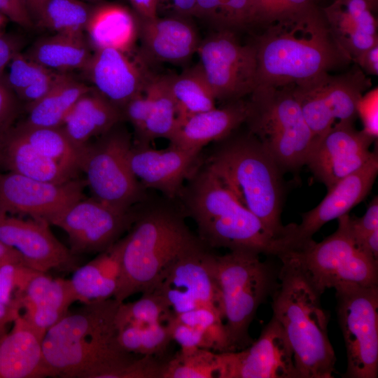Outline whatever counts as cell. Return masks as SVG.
Instances as JSON below:
<instances>
[{
  "mask_svg": "<svg viewBox=\"0 0 378 378\" xmlns=\"http://www.w3.org/2000/svg\"><path fill=\"white\" fill-rule=\"evenodd\" d=\"M213 255L203 243L183 253L170 265L152 290L164 298L174 314L206 307L223 315Z\"/></svg>",
  "mask_w": 378,
  "mask_h": 378,
  "instance_id": "5bb4252c",
  "label": "cell"
},
{
  "mask_svg": "<svg viewBox=\"0 0 378 378\" xmlns=\"http://www.w3.org/2000/svg\"><path fill=\"white\" fill-rule=\"evenodd\" d=\"M90 88L66 74L43 97L27 106V116L22 124L38 127H62L76 101Z\"/></svg>",
  "mask_w": 378,
  "mask_h": 378,
  "instance_id": "d6a6232c",
  "label": "cell"
},
{
  "mask_svg": "<svg viewBox=\"0 0 378 378\" xmlns=\"http://www.w3.org/2000/svg\"><path fill=\"white\" fill-rule=\"evenodd\" d=\"M264 30L254 42L258 64L255 88L298 85L351 61L316 5Z\"/></svg>",
  "mask_w": 378,
  "mask_h": 378,
  "instance_id": "7a4b0ae2",
  "label": "cell"
},
{
  "mask_svg": "<svg viewBox=\"0 0 378 378\" xmlns=\"http://www.w3.org/2000/svg\"><path fill=\"white\" fill-rule=\"evenodd\" d=\"M41 154L74 174L80 171L84 147L75 144L59 127H38L20 124L15 128Z\"/></svg>",
  "mask_w": 378,
  "mask_h": 378,
  "instance_id": "d590c367",
  "label": "cell"
},
{
  "mask_svg": "<svg viewBox=\"0 0 378 378\" xmlns=\"http://www.w3.org/2000/svg\"><path fill=\"white\" fill-rule=\"evenodd\" d=\"M144 92L150 97V110L141 132L134 137L133 144L150 145L158 138L169 140L176 125V111L169 76H152Z\"/></svg>",
  "mask_w": 378,
  "mask_h": 378,
  "instance_id": "836d02e7",
  "label": "cell"
},
{
  "mask_svg": "<svg viewBox=\"0 0 378 378\" xmlns=\"http://www.w3.org/2000/svg\"><path fill=\"white\" fill-rule=\"evenodd\" d=\"M85 31L94 50L113 48L128 53L139 37V18L121 4H101L92 6Z\"/></svg>",
  "mask_w": 378,
  "mask_h": 378,
  "instance_id": "83f0119b",
  "label": "cell"
},
{
  "mask_svg": "<svg viewBox=\"0 0 378 378\" xmlns=\"http://www.w3.org/2000/svg\"><path fill=\"white\" fill-rule=\"evenodd\" d=\"M376 9L368 0H335L322 9L334 37L351 60L378 45Z\"/></svg>",
  "mask_w": 378,
  "mask_h": 378,
  "instance_id": "d4e9b609",
  "label": "cell"
},
{
  "mask_svg": "<svg viewBox=\"0 0 378 378\" xmlns=\"http://www.w3.org/2000/svg\"><path fill=\"white\" fill-rule=\"evenodd\" d=\"M218 378H300L290 344L273 316L249 346L218 353Z\"/></svg>",
  "mask_w": 378,
  "mask_h": 378,
  "instance_id": "2e32d148",
  "label": "cell"
},
{
  "mask_svg": "<svg viewBox=\"0 0 378 378\" xmlns=\"http://www.w3.org/2000/svg\"><path fill=\"white\" fill-rule=\"evenodd\" d=\"M144 53L154 60L181 63L197 52L200 41L192 24L179 18H139Z\"/></svg>",
  "mask_w": 378,
  "mask_h": 378,
  "instance_id": "484cf974",
  "label": "cell"
},
{
  "mask_svg": "<svg viewBox=\"0 0 378 378\" xmlns=\"http://www.w3.org/2000/svg\"><path fill=\"white\" fill-rule=\"evenodd\" d=\"M123 239L121 274L113 297L119 302L151 291L174 261L202 244L186 225L183 210L165 202L138 209Z\"/></svg>",
  "mask_w": 378,
  "mask_h": 378,
  "instance_id": "5b68a950",
  "label": "cell"
},
{
  "mask_svg": "<svg viewBox=\"0 0 378 378\" xmlns=\"http://www.w3.org/2000/svg\"><path fill=\"white\" fill-rule=\"evenodd\" d=\"M248 115V101L227 102L220 108L192 115L176 125L169 144L201 153L211 142L220 141L245 122Z\"/></svg>",
  "mask_w": 378,
  "mask_h": 378,
  "instance_id": "603a6c76",
  "label": "cell"
},
{
  "mask_svg": "<svg viewBox=\"0 0 378 378\" xmlns=\"http://www.w3.org/2000/svg\"><path fill=\"white\" fill-rule=\"evenodd\" d=\"M178 197L183 211L194 220L198 237L206 246L250 251L278 258L288 251L284 240L272 234L202 163L187 180Z\"/></svg>",
  "mask_w": 378,
  "mask_h": 378,
  "instance_id": "3957f363",
  "label": "cell"
},
{
  "mask_svg": "<svg viewBox=\"0 0 378 378\" xmlns=\"http://www.w3.org/2000/svg\"><path fill=\"white\" fill-rule=\"evenodd\" d=\"M370 85V78L356 68L340 75L323 73L290 86L315 139L337 121L354 122L358 102Z\"/></svg>",
  "mask_w": 378,
  "mask_h": 378,
  "instance_id": "7c38bea8",
  "label": "cell"
},
{
  "mask_svg": "<svg viewBox=\"0 0 378 378\" xmlns=\"http://www.w3.org/2000/svg\"><path fill=\"white\" fill-rule=\"evenodd\" d=\"M245 122L283 171L306 164L314 141L291 86L256 88Z\"/></svg>",
  "mask_w": 378,
  "mask_h": 378,
  "instance_id": "ba28073f",
  "label": "cell"
},
{
  "mask_svg": "<svg viewBox=\"0 0 378 378\" xmlns=\"http://www.w3.org/2000/svg\"><path fill=\"white\" fill-rule=\"evenodd\" d=\"M372 5L377 8L378 0H368Z\"/></svg>",
  "mask_w": 378,
  "mask_h": 378,
  "instance_id": "91938a15",
  "label": "cell"
},
{
  "mask_svg": "<svg viewBox=\"0 0 378 378\" xmlns=\"http://www.w3.org/2000/svg\"><path fill=\"white\" fill-rule=\"evenodd\" d=\"M83 34H59L37 40L24 54L50 70L66 72L83 70L92 52Z\"/></svg>",
  "mask_w": 378,
  "mask_h": 378,
  "instance_id": "1f68e13d",
  "label": "cell"
},
{
  "mask_svg": "<svg viewBox=\"0 0 378 378\" xmlns=\"http://www.w3.org/2000/svg\"><path fill=\"white\" fill-rule=\"evenodd\" d=\"M259 255L244 250L213 255L230 351L244 349L253 342L248 332L250 325L260 305L276 288L274 270Z\"/></svg>",
  "mask_w": 378,
  "mask_h": 378,
  "instance_id": "52a82bcc",
  "label": "cell"
},
{
  "mask_svg": "<svg viewBox=\"0 0 378 378\" xmlns=\"http://www.w3.org/2000/svg\"><path fill=\"white\" fill-rule=\"evenodd\" d=\"M139 17L152 19L157 17L158 0H129Z\"/></svg>",
  "mask_w": 378,
  "mask_h": 378,
  "instance_id": "db71d44e",
  "label": "cell"
},
{
  "mask_svg": "<svg viewBox=\"0 0 378 378\" xmlns=\"http://www.w3.org/2000/svg\"><path fill=\"white\" fill-rule=\"evenodd\" d=\"M84 181L74 178L55 183L9 172L0 174V211L49 221L83 197Z\"/></svg>",
  "mask_w": 378,
  "mask_h": 378,
  "instance_id": "ac0fdd59",
  "label": "cell"
},
{
  "mask_svg": "<svg viewBox=\"0 0 378 378\" xmlns=\"http://www.w3.org/2000/svg\"><path fill=\"white\" fill-rule=\"evenodd\" d=\"M120 122L85 146L80 171L93 197L121 211L146 200L145 188L133 174L130 153L133 142Z\"/></svg>",
  "mask_w": 378,
  "mask_h": 378,
  "instance_id": "30bf717a",
  "label": "cell"
},
{
  "mask_svg": "<svg viewBox=\"0 0 378 378\" xmlns=\"http://www.w3.org/2000/svg\"><path fill=\"white\" fill-rule=\"evenodd\" d=\"M353 123L337 121L314 139L306 164L327 190L361 168L374 153L370 146L375 139Z\"/></svg>",
  "mask_w": 378,
  "mask_h": 378,
  "instance_id": "e0dca14e",
  "label": "cell"
},
{
  "mask_svg": "<svg viewBox=\"0 0 378 378\" xmlns=\"http://www.w3.org/2000/svg\"><path fill=\"white\" fill-rule=\"evenodd\" d=\"M232 134L217 141L204 164L272 234L284 240L282 170L253 134Z\"/></svg>",
  "mask_w": 378,
  "mask_h": 378,
  "instance_id": "8992f818",
  "label": "cell"
},
{
  "mask_svg": "<svg viewBox=\"0 0 378 378\" xmlns=\"http://www.w3.org/2000/svg\"><path fill=\"white\" fill-rule=\"evenodd\" d=\"M176 111V124L198 113L216 108L215 97L199 65L169 76Z\"/></svg>",
  "mask_w": 378,
  "mask_h": 378,
  "instance_id": "e575fe53",
  "label": "cell"
},
{
  "mask_svg": "<svg viewBox=\"0 0 378 378\" xmlns=\"http://www.w3.org/2000/svg\"><path fill=\"white\" fill-rule=\"evenodd\" d=\"M362 247L378 260V230L372 232L363 239Z\"/></svg>",
  "mask_w": 378,
  "mask_h": 378,
  "instance_id": "6f0895ef",
  "label": "cell"
},
{
  "mask_svg": "<svg viewBox=\"0 0 378 378\" xmlns=\"http://www.w3.org/2000/svg\"><path fill=\"white\" fill-rule=\"evenodd\" d=\"M378 173V156L374 152L361 168L338 181L314 209L302 214L300 224L287 225L285 241L290 251L312 240L326 223L337 219L363 201L370 192Z\"/></svg>",
  "mask_w": 378,
  "mask_h": 378,
  "instance_id": "d6986e66",
  "label": "cell"
},
{
  "mask_svg": "<svg viewBox=\"0 0 378 378\" xmlns=\"http://www.w3.org/2000/svg\"><path fill=\"white\" fill-rule=\"evenodd\" d=\"M23 1L34 23L46 0Z\"/></svg>",
  "mask_w": 378,
  "mask_h": 378,
  "instance_id": "680465c9",
  "label": "cell"
},
{
  "mask_svg": "<svg viewBox=\"0 0 378 378\" xmlns=\"http://www.w3.org/2000/svg\"><path fill=\"white\" fill-rule=\"evenodd\" d=\"M201 153L188 151L169 144L165 149L150 145L132 144L131 169L145 188L160 192L166 198L178 197L184 182L201 164Z\"/></svg>",
  "mask_w": 378,
  "mask_h": 378,
  "instance_id": "44dd1931",
  "label": "cell"
},
{
  "mask_svg": "<svg viewBox=\"0 0 378 378\" xmlns=\"http://www.w3.org/2000/svg\"><path fill=\"white\" fill-rule=\"evenodd\" d=\"M1 164L9 172L43 181L61 183L76 176L38 152L15 129L8 130L0 139Z\"/></svg>",
  "mask_w": 378,
  "mask_h": 378,
  "instance_id": "4dcf8cb0",
  "label": "cell"
},
{
  "mask_svg": "<svg viewBox=\"0 0 378 378\" xmlns=\"http://www.w3.org/2000/svg\"><path fill=\"white\" fill-rule=\"evenodd\" d=\"M353 61L355 62L363 72L368 74L377 76L378 74V45H376L363 52Z\"/></svg>",
  "mask_w": 378,
  "mask_h": 378,
  "instance_id": "f5cc1de1",
  "label": "cell"
},
{
  "mask_svg": "<svg viewBox=\"0 0 378 378\" xmlns=\"http://www.w3.org/2000/svg\"><path fill=\"white\" fill-rule=\"evenodd\" d=\"M0 341V378L46 377L42 354L43 335L19 315Z\"/></svg>",
  "mask_w": 378,
  "mask_h": 378,
  "instance_id": "4316f807",
  "label": "cell"
},
{
  "mask_svg": "<svg viewBox=\"0 0 378 378\" xmlns=\"http://www.w3.org/2000/svg\"><path fill=\"white\" fill-rule=\"evenodd\" d=\"M75 302L77 299L69 279L52 278L38 272L27 284L17 304L20 309H24L23 317L44 336L69 312Z\"/></svg>",
  "mask_w": 378,
  "mask_h": 378,
  "instance_id": "cb8c5ba5",
  "label": "cell"
},
{
  "mask_svg": "<svg viewBox=\"0 0 378 378\" xmlns=\"http://www.w3.org/2000/svg\"><path fill=\"white\" fill-rule=\"evenodd\" d=\"M175 10L183 16L195 15L196 0H170Z\"/></svg>",
  "mask_w": 378,
  "mask_h": 378,
  "instance_id": "9f6ffc18",
  "label": "cell"
},
{
  "mask_svg": "<svg viewBox=\"0 0 378 378\" xmlns=\"http://www.w3.org/2000/svg\"><path fill=\"white\" fill-rule=\"evenodd\" d=\"M337 314L347 358L346 378L378 375V286L336 289Z\"/></svg>",
  "mask_w": 378,
  "mask_h": 378,
  "instance_id": "8fae6325",
  "label": "cell"
},
{
  "mask_svg": "<svg viewBox=\"0 0 378 378\" xmlns=\"http://www.w3.org/2000/svg\"><path fill=\"white\" fill-rule=\"evenodd\" d=\"M0 14L25 29L34 25L23 0H0Z\"/></svg>",
  "mask_w": 378,
  "mask_h": 378,
  "instance_id": "f907efd6",
  "label": "cell"
},
{
  "mask_svg": "<svg viewBox=\"0 0 378 378\" xmlns=\"http://www.w3.org/2000/svg\"><path fill=\"white\" fill-rule=\"evenodd\" d=\"M91 8L80 0H46L35 22L55 33L83 34Z\"/></svg>",
  "mask_w": 378,
  "mask_h": 378,
  "instance_id": "8d00e7d4",
  "label": "cell"
},
{
  "mask_svg": "<svg viewBox=\"0 0 378 378\" xmlns=\"http://www.w3.org/2000/svg\"><path fill=\"white\" fill-rule=\"evenodd\" d=\"M17 97L4 79L0 78V139L9 130L16 115Z\"/></svg>",
  "mask_w": 378,
  "mask_h": 378,
  "instance_id": "681fc988",
  "label": "cell"
},
{
  "mask_svg": "<svg viewBox=\"0 0 378 378\" xmlns=\"http://www.w3.org/2000/svg\"><path fill=\"white\" fill-rule=\"evenodd\" d=\"M6 68L4 79L17 97L50 71L20 52L12 58Z\"/></svg>",
  "mask_w": 378,
  "mask_h": 378,
  "instance_id": "60d3db41",
  "label": "cell"
},
{
  "mask_svg": "<svg viewBox=\"0 0 378 378\" xmlns=\"http://www.w3.org/2000/svg\"><path fill=\"white\" fill-rule=\"evenodd\" d=\"M136 214L134 209L121 211L93 197H83L54 216L49 224L67 234L74 255L100 253L122 238Z\"/></svg>",
  "mask_w": 378,
  "mask_h": 378,
  "instance_id": "9a60e30c",
  "label": "cell"
},
{
  "mask_svg": "<svg viewBox=\"0 0 378 378\" xmlns=\"http://www.w3.org/2000/svg\"><path fill=\"white\" fill-rule=\"evenodd\" d=\"M122 120V111L90 87L76 101L61 127L75 144L84 147Z\"/></svg>",
  "mask_w": 378,
  "mask_h": 378,
  "instance_id": "f546056e",
  "label": "cell"
},
{
  "mask_svg": "<svg viewBox=\"0 0 378 378\" xmlns=\"http://www.w3.org/2000/svg\"><path fill=\"white\" fill-rule=\"evenodd\" d=\"M151 102L150 97L144 91L128 102L122 109V119L132 125L134 137L141 132L148 117Z\"/></svg>",
  "mask_w": 378,
  "mask_h": 378,
  "instance_id": "7dc6e473",
  "label": "cell"
},
{
  "mask_svg": "<svg viewBox=\"0 0 378 378\" xmlns=\"http://www.w3.org/2000/svg\"><path fill=\"white\" fill-rule=\"evenodd\" d=\"M314 0H251V25L267 26L298 15L314 6Z\"/></svg>",
  "mask_w": 378,
  "mask_h": 378,
  "instance_id": "ab89813d",
  "label": "cell"
},
{
  "mask_svg": "<svg viewBox=\"0 0 378 378\" xmlns=\"http://www.w3.org/2000/svg\"><path fill=\"white\" fill-rule=\"evenodd\" d=\"M196 52L216 100L233 102L253 91L258 66L254 43L242 45L232 31L220 29L200 41Z\"/></svg>",
  "mask_w": 378,
  "mask_h": 378,
  "instance_id": "4fadbf2b",
  "label": "cell"
},
{
  "mask_svg": "<svg viewBox=\"0 0 378 378\" xmlns=\"http://www.w3.org/2000/svg\"><path fill=\"white\" fill-rule=\"evenodd\" d=\"M172 341L176 342L181 349L203 348L214 350L208 337L200 330L180 321L173 314L166 321Z\"/></svg>",
  "mask_w": 378,
  "mask_h": 378,
  "instance_id": "f6af8a7d",
  "label": "cell"
},
{
  "mask_svg": "<svg viewBox=\"0 0 378 378\" xmlns=\"http://www.w3.org/2000/svg\"><path fill=\"white\" fill-rule=\"evenodd\" d=\"M83 71L93 88L121 111L144 91L152 77L127 52L113 48L94 50Z\"/></svg>",
  "mask_w": 378,
  "mask_h": 378,
  "instance_id": "7402d4cb",
  "label": "cell"
},
{
  "mask_svg": "<svg viewBox=\"0 0 378 378\" xmlns=\"http://www.w3.org/2000/svg\"><path fill=\"white\" fill-rule=\"evenodd\" d=\"M219 368L218 352L194 348L182 349L165 361L162 378H213Z\"/></svg>",
  "mask_w": 378,
  "mask_h": 378,
  "instance_id": "74e56055",
  "label": "cell"
},
{
  "mask_svg": "<svg viewBox=\"0 0 378 378\" xmlns=\"http://www.w3.org/2000/svg\"><path fill=\"white\" fill-rule=\"evenodd\" d=\"M123 237L91 261L76 268L69 279L77 301L84 304L114 297L121 274Z\"/></svg>",
  "mask_w": 378,
  "mask_h": 378,
  "instance_id": "f1b7e54d",
  "label": "cell"
},
{
  "mask_svg": "<svg viewBox=\"0 0 378 378\" xmlns=\"http://www.w3.org/2000/svg\"><path fill=\"white\" fill-rule=\"evenodd\" d=\"M43 219L24 220L0 211V241L15 248L29 268L47 273L74 265V254L52 233Z\"/></svg>",
  "mask_w": 378,
  "mask_h": 378,
  "instance_id": "ffe728a7",
  "label": "cell"
},
{
  "mask_svg": "<svg viewBox=\"0 0 378 378\" xmlns=\"http://www.w3.org/2000/svg\"><path fill=\"white\" fill-rule=\"evenodd\" d=\"M172 341L168 328L163 323L139 326L136 354L161 357Z\"/></svg>",
  "mask_w": 378,
  "mask_h": 378,
  "instance_id": "7bdbcfd3",
  "label": "cell"
},
{
  "mask_svg": "<svg viewBox=\"0 0 378 378\" xmlns=\"http://www.w3.org/2000/svg\"><path fill=\"white\" fill-rule=\"evenodd\" d=\"M272 295L273 317L293 351L300 378H332L336 356L328 335L329 314L298 262L285 253Z\"/></svg>",
  "mask_w": 378,
  "mask_h": 378,
  "instance_id": "277c9868",
  "label": "cell"
},
{
  "mask_svg": "<svg viewBox=\"0 0 378 378\" xmlns=\"http://www.w3.org/2000/svg\"><path fill=\"white\" fill-rule=\"evenodd\" d=\"M350 225L356 242L362 246L363 239L378 230V198H373L365 214L360 218L350 217Z\"/></svg>",
  "mask_w": 378,
  "mask_h": 378,
  "instance_id": "c3c4849f",
  "label": "cell"
},
{
  "mask_svg": "<svg viewBox=\"0 0 378 378\" xmlns=\"http://www.w3.org/2000/svg\"><path fill=\"white\" fill-rule=\"evenodd\" d=\"M21 41L8 36H0V78L12 58L20 52Z\"/></svg>",
  "mask_w": 378,
  "mask_h": 378,
  "instance_id": "816d5d0a",
  "label": "cell"
},
{
  "mask_svg": "<svg viewBox=\"0 0 378 378\" xmlns=\"http://www.w3.org/2000/svg\"><path fill=\"white\" fill-rule=\"evenodd\" d=\"M357 115L362 121L363 130L374 137L378 136V88L363 94L357 104Z\"/></svg>",
  "mask_w": 378,
  "mask_h": 378,
  "instance_id": "bcb514c9",
  "label": "cell"
},
{
  "mask_svg": "<svg viewBox=\"0 0 378 378\" xmlns=\"http://www.w3.org/2000/svg\"><path fill=\"white\" fill-rule=\"evenodd\" d=\"M223 0H196L195 15L214 21Z\"/></svg>",
  "mask_w": 378,
  "mask_h": 378,
  "instance_id": "11a10c76",
  "label": "cell"
},
{
  "mask_svg": "<svg viewBox=\"0 0 378 378\" xmlns=\"http://www.w3.org/2000/svg\"><path fill=\"white\" fill-rule=\"evenodd\" d=\"M337 230L317 243L313 239L288 254L298 262L319 294L328 288L378 286V260L356 241L349 214Z\"/></svg>",
  "mask_w": 378,
  "mask_h": 378,
  "instance_id": "9c48e42d",
  "label": "cell"
},
{
  "mask_svg": "<svg viewBox=\"0 0 378 378\" xmlns=\"http://www.w3.org/2000/svg\"><path fill=\"white\" fill-rule=\"evenodd\" d=\"M120 303L112 298L84 304L46 332L42 354L47 377H144V359L135 358L118 341Z\"/></svg>",
  "mask_w": 378,
  "mask_h": 378,
  "instance_id": "6da1fadb",
  "label": "cell"
},
{
  "mask_svg": "<svg viewBox=\"0 0 378 378\" xmlns=\"http://www.w3.org/2000/svg\"><path fill=\"white\" fill-rule=\"evenodd\" d=\"M164 298L155 290L142 293L136 301L120 303L116 316L117 330L127 325L146 326L163 323L173 314Z\"/></svg>",
  "mask_w": 378,
  "mask_h": 378,
  "instance_id": "f35d334b",
  "label": "cell"
},
{
  "mask_svg": "<svg viewBox=\"0 0 378 378\" xmlns=\"http://www.w3.org/2000/svg\"><path fill=\"white\" fill-rule=\"evenodd\" d=\"M251 0H223L214 22L220 29L232 31L251 25Z\"/></svg>",
  "mask_w": 378,
  "mask_h": 378,
  "instance_id": "ee69618b",
  "label": "cell"
},
{
  "mask_svg": "<svg viewBox=\"0 0 378 378\" xmlns=\"http://www.w3.org/2000/svg\"><path fill=\"white\" fill-rule=\"evenodd\" d=\"M21 264H7L0 267V302L20 309L17 302L32 276L37 273Z\"/></svg>",
  "mask_w": 378,
  "mask_h": 378,
  "instance_id": "b9f144b4",
  "label": "cell"
}]
</instances>
